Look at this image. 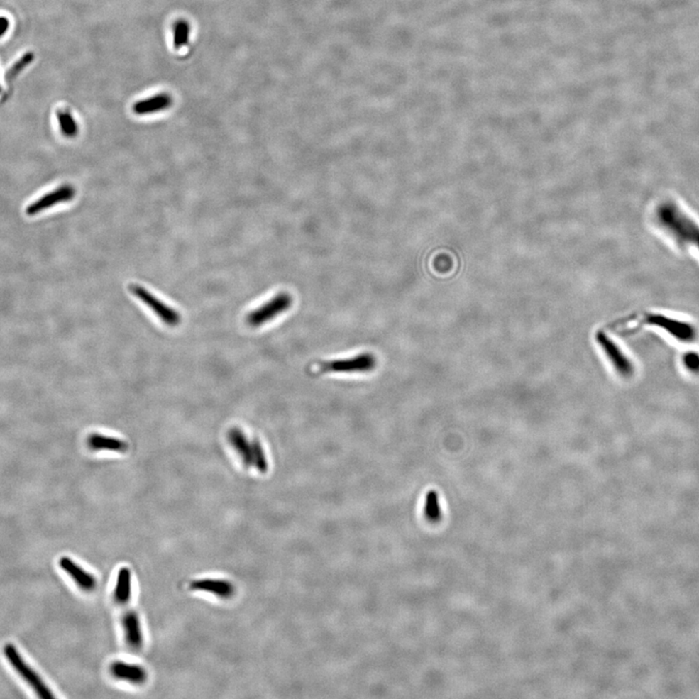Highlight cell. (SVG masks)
Wrapping results in <instances>:
<instances>
[{
    "instance_id": "14",
    "label": "cell",
    "mask_w": 699,
    "mask_h": 699,
    "mask_svg": "<svg viewBox=\"0 0 699 699\" xmlns=\"http://www.w3.org/2000/svg\"><path fill=\"white\" fill-rule=\"evenodd\" d=\"M133 573L128 567L123 566L118 572L114 589V600L119 605H126L131 601L133 593Z\"/></svg>"
},
{
    "instance_id": "15",
    "label": "cell",
    "mask_w": 699,
    "mask_h": 699,
    "mask_svg": "<svg viewBox=\"0 0 699 699\" xmlns=\"http://www.w3.org/2000/svg\"><path fill=\"white\" fill-rule=\"evenodd\" d=\"M172 105V99L168 94H158L150 99L141 100L134 104L133 111L137 115L153 114L166 110Z\"/></svg>"
},
{
    "instance_id": "5",
    "label": "cell",
    "mask_w": 699,
    "mask_h": 699,
    "mask_svg": "<svg viewBox=\"0 0 699 699\" xmlns=\"http://www.w3.org/2000/svg\"><path fill=\"white\" fill-rule=\"evenodd\" d=\"M131 291L133 292V295L136 297H138L140 300H142L147 306L150 308L158 317H160V320L163 323L167 324L170 326H176L181 323V315L173 308L168 307L165 303L160 302L157 297H154L151 292H148L146 289H144L141 286H131Z\"/></svg>"
},
{
    "instance_id": "16",
    "label": "cell",
    "mask_w": 699,
    "mask_h": 699,
    "mask_svg": "<svg viewBox=\"0 0 699 699\" xmlns=\"http://www.w3.org/2000/svg\"><path fill=\"white\" fill-rule=\"evenodd\" d=\"M88 445L89 449L94 451L108 450L112 452L126 453L128 450V444L126 441L99 434L89 435Z\"/></svg>"
},
{
    "instance_id": "12",
    "label": "cell",
    "mask_w": 699,
    "mask_h": 699,
    "mask_svg": "<svg viewBox=\"0 0 699 699\" xmlns=\"http://www.w3.org/2000/svg\"><path fill=\"white\" fill-rule=\"evenodd\" d=\"M123 629L126 643L133 650L138 651L143 645V633L138 615L133 610L126 611L123 617Z\"/></svg>"
},
{
    "instance_id": "11",
    "label": "cell",
    "mask_w": 699,
    "mask_h": 699,
    "mask_svg": "<svg viewBox=\"0 0 699 699\" xmlns=\"http://www.w3.org/2000/svg\"><path fill=\"white\" fill-rule=\"evenodd\" d=\"M110 672L116 679L131 683L133 685H143L147 681L148 673L143 666L125 661H114L110 666Z\"/></svg>"
},
{
    "instance_id": "6",
    "label": "cell",
    "mask_w": 699,
    "mask_h": 699,
    "mask_svg": "<svg viewBox=\"0 0 699 699\" xmlns=\"http://www.w3.org/2000/svg\"><path fill=\"white\" fill-rule=\"evenodd\" d=\"M595 339L620 375L626 377V378L632 376L633 371H634L632 361L624 356V353L609 339L607 335L602 331H598L595 334Z\"/></svg>"
},
{
    "instance_id": "4",
    "label": "cell",
    "mask_w": 699,
    "mask_h": 699,
    "mask_svg": "<svg viewBox=\"0 0 699 699\" xmlns=\"http://www.w3.org/2000/svg\"><path fill=\"white\" fill-rule=\"evenodd\" d=\"M641 324H651L661 328L664 331L668 332L670 335L681 341H692L695 339L696 332L692 324L685 323V321L673 320L671 318L661 315H653L647 314L643 317Z\"/></svg>"
},
{
    "instance_id": "1",
    "label": "cell",
    "mask_w": 699,
    "mask_h": 699,
    "mask_svg": "<svg viewBox=\"0 0 699 699\" xmlns=\"http://www.w3.org/2000/svg\"><path fill=\"white\" fill-rule=\"evenodd\" d=\"M656 221L678 243L695 248L699 252V225L679 205L666 200L659 205Z\"/></svg>"
},
{
    "instance_id": "17",
    "label": "cell",
    "mask_w": 699,
    "mask_h": 699,
    "mask_svg": "<svg viewBox=\"0 0 699 699\" xmlns=\"http://www.w3.org/2000/svg\"><path fill=\"white\" fill-rule=\"evenodd\" d=\"M424 516L429 521L438 522L441 519L442 513L440 508L439 497L435 490H431L426 493V501H424Z\"/></svg>"
},
{
    "instance_id": "22",
    "label": "cell",
    "mask_w": 699,
    "mask_h": 699,
    "mask_svg": "<svg viewBox=\"0 0 699 699\" xmlns=\"http://www.w3.org/2000/svg\"><path fill=\"white\" fill-rule=\"evenodd\" d=\"M685 365L690 370L695 371L699 369V357L695 353H690L685 357Z\"/></svg>"
},
{
    "instance_id": "3",
    "label": "cell",
    "mask_w": 699,
    "mask_h": 699,
    "mask_svg": "<svg viewBox=\"0 0 699 699\" xmlns=\"http://www.w3.org/2000/svg\"><path fill=\"white\" fill-rule=\"evenodd\" d=\"M292 304V297L287 292H280L275 297L271 298L269 302L260 306L258 309L252 311L247 316V324L251 326L258 328L268 321L273 320L275 317L285 311L290 309Z\"/></svg>"
},
{
    "instance_id": "20",
    "label": "cell",
    "mask_w": 699,
    "mask_h": 699,
    "mask_svg": "<svg viewBox=\"0 0 699 699\" xmlns=\"http://www.w3.org/2000/svg\"><path fill=\"white\" fill-rule=\"evenodd\" d=\"M189 25L186 21L181 20L177 22L174 28V47L175 49H181L185 45L188 44L189 36Z\"/></svg>"
},
{
    "instance_id": "8",
    "label": "cell",
    "mask_w": 699,
    "mask_h": 699,
    "mask_svg": "<svg viewBox=\"0 0 699 699\" xmlns=\"http://www.w3.org/2000/svg\"><path fill=\"white\" fill-rule=\"evenodd\" d=\"M75 194L76 189L72 186H70V185H63L60 188L48 192V194L41 197L40 199H36L35 202L31 203L26 208V212L28 216L37 215V214L43 212V211L49 209V208L60 204V203L72 200Z\"/></svg>"
},
{
    "instance_id": "10",
    "label": "cell",
    "mask_w": 699,
    "mask_h": 699,
    "mask_svg": "<svg viewBox=\"0 0 699 699\" xmlns=\"http://www.w3.org/2000/svg\"><path fill=\"white\" fill-rule=\"evenodd\" d=\"M189 588L197 592L212 593L221 600H229L236 595V585L229 580L212 579V578L195 580L191 583Z\"/></svg>"
},
{
    "instance_id": "21",
    "label": "cell",
    "mask_w": 699,
    "mask_h": 699,
    "mask_svg": "<svg viewBox=\"0 0 699 699\" xmlns=\"http://www.w3.org/2000/svg\"><path fill=\"white\" fill-rule=\"evenodd\" d=\"M33 60V54H26L25 57L18 60L17 63L10 70L9 73H8V78H14L16 75H18Z\"/></svg>"
},
{
    "instance_id": "9",
    "label": "cell",
    "mask_w": 699,
    "mask_h": 699,
    "mask_svg": "<svg viewBox=\"0 0 699 699\" xmlns=\"http://www.w3.org/2000/svg\"><path fill=\"white\" fill-rule=\"evenodd\" d=\"M59 566L84 592L91 593L96 590L97 578L89 572L86 571L85 569L82 568L77 563H74L72 559L68 556L60 558Z\"/></svg>"
},
{
    "instance_id": "18",
    "label": "cell",
    "mask_w": 699,
    "mask_h": 699,
    "mask_svg": "<svg viewBox=\"0 0 699 699\" xmlns=\"http://www.w3.org/2000/svg\"><path fill=\"white\" fill-rule=\"evenodd\" d=\"M57 120H59L60 131H62L63 136L67 137L77 136L79 131L78 125L70 113H57Z\"/></svg>"
},
{
    "instance_id": "19",
    "label": "cell",
    "mask_w": 699,
    "mask_h": 699,
    "mask_svg": "<svg viewBox=\"0 0 699 699\" xmlns=\"http://www.w3.org/2000/svg\"><path fill=\"white\" fill-rule=\"evenodd\" d=\"M253 448V458H254V466L255 468L258 469L260 473H266L268 470V460H266V456L265 451L262 444H260V440L255 438L252 442Z\"/></svg>"
},
{
    "instance_id": "7",
    "label": "cell",
    "mask_w": 699,
    "mask_h": 699,
    "mask_svg": "<svg viewBox=\"0 0 699 699\" xmlns=\"http://www.w3.org/2000/svg\"><path fill=\"white\" fill-rule=\"evenodd\" d=\"M376 358L372 353H363L348 360L329 361L321 365L324 371L368 372L376 368Z\"/></svg>"
},
{
    "instance_id": "2",
    "label": "cell",
    "mask_w": 699,
    "mask_h": 699,
    "mask_svg": "<svg viewBox=\"0 0 699 699\" xmlns=\"http://www.w3.org/2000/svg\"><path fill=\"white\" fill-rule=\"evenodd\" d=\"M4 653L8 663L11 664L13 668L20 675L21 678L33 688L37 696L44 699L55 698L54 693L50 690L48 686L45 684L41 677L26 663L25 659L18 653V649L12 643L5 644Z\"/></svg>"
},
{
    "instance_id": "13",
    "label": "cell",
    "mask_w": 699,
    "mask_h": 699,
    "mask_svg": "<svg viewBox=\"0 0 699 699\" xmlns=\"http://www.w3.org/2000/svg\"><path fill=\"white\" fill-rule=\"evenodd\" d=\"M228 435L229 443L236 449L245 466L247 468L254 466L252 443H250L249 440H248L244 432L238 429V427H232L231 429H229Z\"/></svg>"
},
{
    "instance_id": "23",
    "label": "cell",
    "mask_w": 699,
    "mask_h": 699,
    "mask_svg": "<svg viewBox=\"0 0 699 699\" xmlns=\"http://www.w3.org/2000/svg\"><path fill=\"white\" fill-rule=\"evenodd\" d=\"M8 28H9V22H8L7 18H0V36L6 33Z\"/></svg>"
}]
</instances>
